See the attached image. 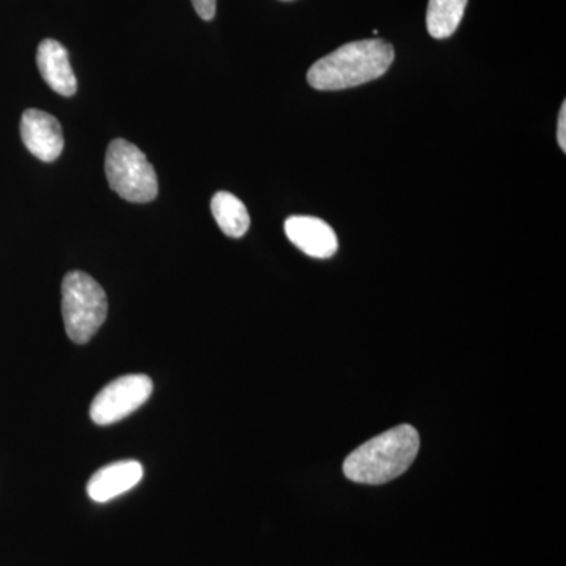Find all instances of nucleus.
<instances>
[{"instance_id": "6e6552de", "label": "nucleus", "mask_w": 566, "mask_h": 566, "mask_svg": "<svg viewBox=\"0 0 566 566\" xmlns=\"http://www.w3.org/2000/svg\"><path fill=\"white\" fill-rule=\"evenodd\" d=\"M144 476V465L139 461L125 460L104 465L87 483V494L92 501L106 504L118 495L128 493L139 485Z\"/></svg>"}, {"instance_id": "39448f33", "label": "nucleus", "mask_w": 566, "mask_h": 566, "mask_svg": "<svg viewBox=\"0 0 566 566\" xmlns=\"http://www.w3.org/2000/svg\"><path fill=\"white\" fill-rule=\"evenodd\" d=\"M153 382L147 375H126L109 382L91 406L93 422L106 427L133 415L151 397Z\"/></svg>"}, {"instance_id": "7ed1b4c3", "label": "nucleus", "mask_w": 566, "mask_h": 566, "mask_svg": "<svg viewBox=\"0 0 566 566\" xmlns=\"http://www.w3.org/2000/svg\"><path fill=\"white\" fill-rule=\"evenodd\" d=\"M62 314L71 340L87 344L107 318L103 286L92 275L71 271L62 283Z\"/></svg>"}, {"instance_id": "423d86ee", "label": "nucleus", "mask_w": 566, "mask_h": 566, "mask_svg": "<svg viewBox=\"0 0 566 566\" xmlns=\"http://www.w3.org/2000/svg\"><path fill=\"white\" fill-rule=\"evenodd\" d=\"M21 139L25 148L43 163H52L62 155L63 133L54 115L39 109H28L21 118Z\"/></svg>"}, {"instance_id": "20e7f679", "label": "nucleus", "mask_w": 566, "mask_h": 566, "mask_svg": "<svg viewBox=\"0 0 566 566\" xmlns=\"http://www.w3.org/2000/svg\"><path fill=\"white\" fill-rule=\"evenodd\" d=\"M106 177L112 191L133 203L158 197V177L145 153L125 139L111 142L106 153Z\"/></svg>"}, {"instance_id": "1a4fd4ad", "label": "nucleus", "mask_w": 566, "mask_h": 566, "mask_svg": "<svg viewBox=\"0 0 566 566\" xmlns=\"http://www.w3.org/2000/svg\"><path fill=\"white\" fill-rule=\"evenodd\" d=\"M36 63L41 77L52 91L62 96H73L77 91V81L71 69L69 51L57 40L41 41L36 52Z\"/></svg>"}, {"instance_id": "f8f14e48", "label": "nucleus", "mask_w": 566, "mask_h": 566, "mask_svg": "<svg viewBox=\"0 0 566 566\" xmlns=\"http://www.w3.org/2000/svg\"><path fill=\"white\" fill-rule=\"evenodd\" d=\"M197 14L205 21H211L216 14V0H191Z\"/></svg>"}, {"instance_id": "0eeeda50", "label": "nucleus", "mask_w": 566, "mask_h": 566, "mask_svg": "<svg viewBox=\"0 0 566 566\" xmlns=\"http://www.w3.org/2000/svg\"><path fill=\"white\" fill-rule=\"evenodd\" d=\"M285 233L297 249L314 259H331L338 249L333 227L318 218L292 216L285 221Z\"/></svg>"}, {"instance_id": "9b49d317", "label": "nucleus", "mask_w": 566, "mask_h": 566, "mask_svg": "<svg viewBox=\"0 0 566 566\" xmlns=\"http://www.w3.org/2000/svg\"><path fill=\"white\" fill-rule=\"evenodd\" d=\"M468 0H430L427 10L428 33L436 40L452 36L463 20Z\"/></svg>"}, {"instance_id": "9d476101", "label": "nucleus", "mask_w": 566, "mask_h": 566, "mask_svg": "<svg viewBox=\"0 0 566 566\" xmlns=\"http://www.w3.org/2000/svg\"><path fill=\"white\" fill-rule=\"evenodd\" d=\"M211 212L219 229L227 237L241 238L248 233L251 226L248 208L238 197L230 192H218L211 200Z\"/></svg>"}, {"instance_id": "f03ea898", "label": "nucleus", "mask_w": 566, "mask_h": 566, "mask_svg": "<svg viewBox=\"0 0 566 566\" xmlns=\"http://www.w3.org/2000/svg\"><path fill=\"white\" fill-rule=\"evenodd\" d=\"M420 438L411 424L390 428L346 458V479L364 485H382L403 475L419 453Z\"/></svg>"}, {"instance_id": "ddd939ff", "label": "nucleus", "mask_w": 566, "mask_h": 566, "mask_svg": "<svg viewBox=\"0 0 566 566\" xmlns=\"http://www.w3.org/2000/svg\"><path fill=\"white\" fill-rule=\"evenodd\" d=\"M557 142L562 150L566 151V103L562 104L560 115H558Z\"/></svg>"}, {"instance_id": "f257e3e1", "label": "nucleus", "mask_w": 566, "mask_h": 566, "mask_svg": "<svg viewBox=\"0 0 566 566\" xmlns=\"http://www.w3.org/2000/svg\"><path fill=\"white\" fill-rule=\"evenodd\" d=\"M394 59V46L385 40L354 41L315 62L307 81L316 91H345L385 76Z\"/></svg>"}]
</instances>
